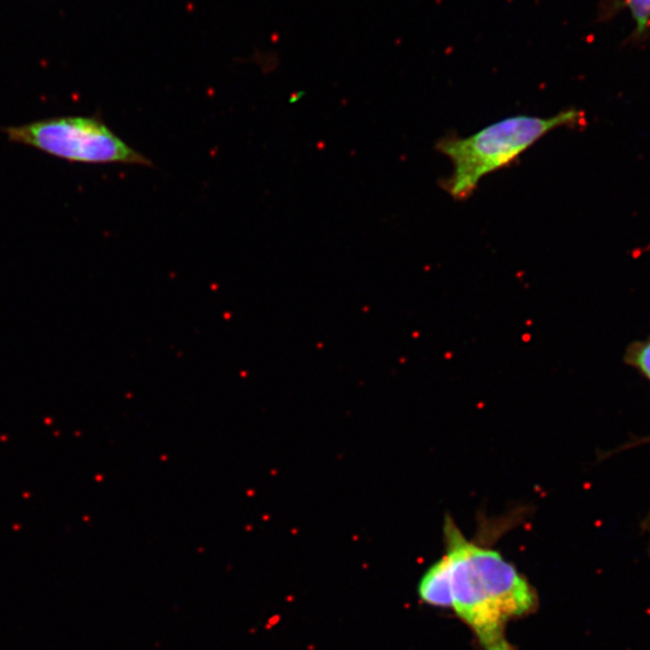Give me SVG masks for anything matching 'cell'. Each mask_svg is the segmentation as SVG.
<instances>
[{"instance_id": "277c9868", "label": "cell", "mask_w": 650, "mask_h": 650, "mask_svg": "<svg viewBox=\"0 0 650 650\" xmlns=\"http://www.w3.org/2000/svg\"><path fill=\"white\" fill-rule=\"evenodd\" d=\"M626 361L636 366L650 379V341L632 344L626 353Z\"/></svg>"}, {"instance_id": "7a4b0ae2", "label": "cell", "mask_w": 650, "mask_h": 650, "mask_svg": "<svg viewBox=\"0 0 650 650\" xmlns=\"http://www.w3.org/2000/svg\"><path fill=\"white\" fill-rule=\"evenodd\" d=\"M583 121L584 113L577 110H566L551 117L514 116L466 138H443L436 150L453 164L452 175L442 182L443 189L457 200L470 198L484 176L508 166L553 130Z\"/></svg>"}, {"instance_id": "3957f363", "label": "cell", "mask_w": 650, "mask_h": 650, "mask_svg": "<svg viewBox=\"0 0 650 650\" xmlns=\"http://www.w3.org/2000/svg\"><path fill=\"white\" fill-rule=\"evenodd\" d=\"M8 141L68 162L152 166L97 116H64L1 128Z\"/></svg>"}, {"instance_id": "5b68a950", "label": "cell", "mask_w": 650, "mask_h": 650, "mask_svg": "<svg viewBox=\"0 0 650 650\" xmlns=\"http://www.w3.org/2000/svg\"><path fill=\"white\" fill-rule=\"evenodd\" d=\"M629 7L636 22L637 33L642 34L650 22V0H629Z\"/></svg>"}, {"instance_id": "6da1fadb", "label": "cell", "mask_w": 650, "mask_h": 650, "mask_svg": "<svg viewBox=\"0 0 650 650\" xmlns=\"http://www.w3.org/2000/svg\"><path fill=\"white\" fill-rule=\"evenodd\" d=\"M443 541L445 553L436 564L445 577L449 608L483 650H514L507 626L536 608L537 594L500 551L467 538L448 515Z\"/></svg>"}]
</instances>
